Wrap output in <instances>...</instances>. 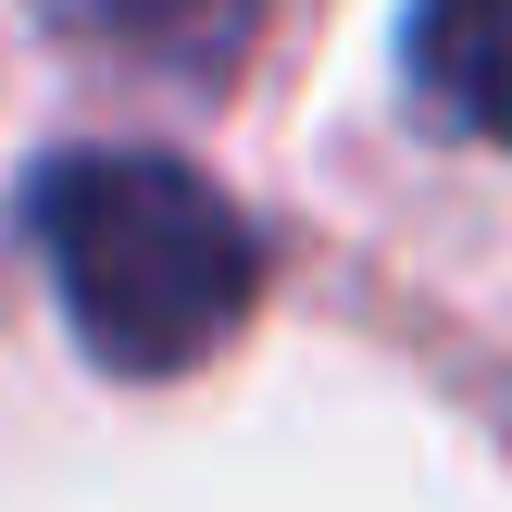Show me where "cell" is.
I'll use <instances>...</instances> for the list:
<instances>
[{"label":"cell","instance_id":"7a4b0ae2","mask_svg":"<svg viewBox=\"0 0 512 512\" xmlns=\"http://www.w3.org/2000/svg\"><path fill=\"white\" fill-rule=\"evenodd\" d=\"M400 50H413V88L450 125L512 150V0H413Z\"/></svg>","mask_w":512,"mask_h":512},{"label":"cell","instance_id":"6da1fadb","mask_svg":"<svg viewBox=\"0 0 512 512\" xmlns=\"http://www.w3.org/2000/svg\"><path fill=\"white\" fill-rule=\"evenodd\" d=\"M25 238L50 250L63 325L100 375H188L263 300L250 213L175 150H63L25 188Z\"/></svg>","mask_w":512,"mask_h":512}]
</instances>
